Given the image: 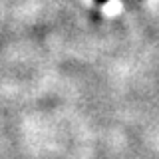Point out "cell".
<instances>
[{"label":"cell","instance_id":"obj_1","mask_svg":"<svg viewBox=\"0 0 159 159\" xmlns=\"http://www.w3.org/2000/svg\"><path fill=\"white\" fill-rule=\"evenodd\" d=\"M109 0H93V4H107Z\"/></svg>","mask_w":159,"mask_h":159}]
</instances>
